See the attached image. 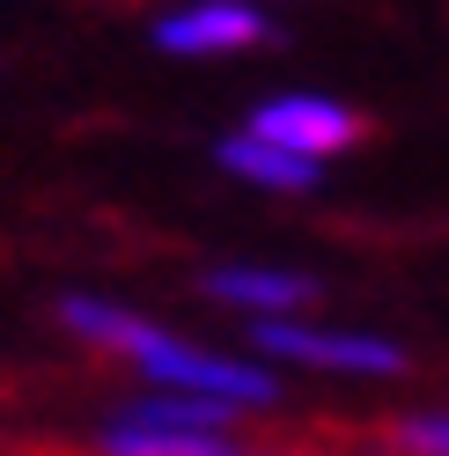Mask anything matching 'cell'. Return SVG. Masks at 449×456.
<instances>
[{"label":"cell","instance_id":"cell-1","mask_svg":"<svg viewBox=\"0 0 449 456\" xmlns=\"http://www.w3.org/2000/svg\"><path fill=\"white\" fill-rule=\"evenodd\" d=\"M60 324L81 338V346H96L110 361L140 368L155 390H177V397H207V405H229V412H258V405H280V376L258 361H229L214 346H192V338L148 324L140 309H118L103 295H67L60 302Z\"/></svg>","mask_w":449,"mask_h":456},{"label":"cell","instance_id":"cell-2","mask_svg":"<svg viewBox=\"0 0 449 456\" xmlns=\"http://www.w3.org/2000/svg\"><path fill=\"white\" fill-rule=\"evenodd\" d=\"M236 419L229 405H207V397H177V390H148L118 405L89 442L81 456H243L236 442Z\"/></svg>","mask_w":449,"mask_h":456},{"label":"cell","instance_id":"cell-3","mask_svg":"<svg viewBox=\"0 0 449 456\" xmlns=\"http://www.w3.org/2000/svg\"><path fill=\"white\" fill-rule=\"evenodd\" d=\"M250 346H258L265 361L324 368V376H405V368H412L398 338H376V331H324V324H302V317L250 324Z\"/></svg>","mask_w":449,"mask_h":456},{"label":"cell","instance_id":"cell-4","mask_svg":"<svg viewBox=\"0 0 449 456\" xmlns=\"http://www.w3.org/2000/svg\"><path fill=\"white\" fill-rule=\"evenodd\" d=\"M250 140H273V148H288L302 162H324V155H339L361 140V118L347 103H331V96H265L258 110H250Z\"/></svg>","mask_w":449,"mask_h":456},{"label":"cell","instance_id":"cell-5","mask_svg":"<svg viewBox=\"0 0 449 456\" xmlns=\"http://www.w3.org/2000/svg\"><path fill=\"white\" fill-rule=\"evenodd\" d=\"M258 37H273V30L243 8V0H200V8H177V15H162V22H155V45H162V52H177V60L243 52V45H258Z\"/></svg>","mask_w":449,"mask_h":456},{"label":"cell","instance_id":"cell-6","mask_svg":"<svg viewBox=\"0 0 449 456\" xmlns=\"http://www.w3.org/2000/svg\"><path fill=\"white\" fill-rule=\"evenodd\" d=\"M200 288L229 309H250V324H273V317H295V309L317 302V280L310 273H288V265H214Z\"/></svg>","mask_w":449,"mask_h":456},{"label":"cell","instance_id":"cell-7","mask_svg":"<svg viewBox=\"0 0 449 456\" xmlns=\"http://www.w3.org/2000/svg\"><path fill=\"white\" fill-rule=\"evenodd\" d=\"M214 162L229 169V177H243V184H265V191H310L317 184V162L273 148V140H250V133H229L214 148Z\"/></svg>","mask_w":449,"mask_h":456},{"label":"cell","instance_id":"cell-8","mask_svg":"<svg viewBox=\"0 0 449 456\" xmlns=\"http://www.w3.org/2000/svg\"><path fill=\"white\" fill-rule=\"evenodd\" d=\"M376 442L390 456H449V412H398Z\"/></svg>","mask_w":449,"mask_h":456},{"label":"cell","instance_id":"cell-9","mask_svg":"<svg viewBox=\"0 0 449 456\" xmlns=\"http://www.w3.org/2000/svg\"><path fill=\"white\" fill-rule=\"evenodd\" d=\"M243 456H265V449H243Z\"/></svg>","mask_w":449,"mask_h":456}]
</instances>
